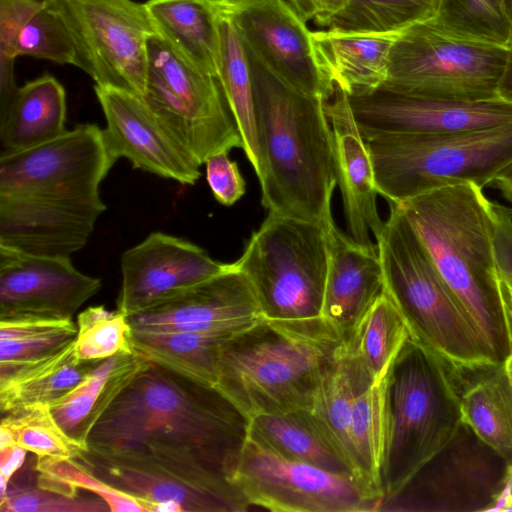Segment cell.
Returning <instances> with one entry per match:
<instances>
[{"label":"cell","mask_w":512,"mask_h":512,"mask_svg":"<svg viewBox=\"0 0 512 512\" xmlns=\"http://www.w3.org/2000/svg\"><path fill=\"white\" fill-rule=\"evenodd\" d=\"M249 424L250 418L215 386L148 361L95 424L87 445L234 486L231 478Z\"/></svg>","instance_id":"cell-1"},{"label":"cell","mask_w":512,"mask_h":512,"mask_svg":"<svg viewBox=\"0 0 512 512\" xmlns=\"http://www.w3.org/2000/svg\"><path fill=\"white\" fill-rule=\"evenodd\" d=\"M245 49L255 100L261 203L268 212L331 229L337 180L327 101L294 89Z\"/></svg>","instance_id":"cell-2"},{"label":"cell","mask_w":512,"mask_h":512,"mask_svg":"<svg viewBox=\"0 0 512 512\" xmlns=\"http://www.w3.org/2000/svg\"><path fill=\"white\" fill-rule=\"evenodd\" d=\"M397 205L416 230L492 359L502 364L511 343L494 247V202L478 185L461 183Z\"/></svg>","instance_id":"cell-3"},{"label":"cell","mask_w":512,"mask_h":512,"mask_svg":"<svg viewBox=\"0 0 512 512\" xmlns=\"http://www.w3.org/2000/svg\"><path fill=\"white\" fill-rule=\"evenodd\" d=\"M343 340L323 318L261 317L221 346L215 387L244 414L311 410Z\"/></svg>","instance_id":"cell-4"},{"label":"cell","mask_w":512,"mask_h":512,"mask_svg":"<svg viewBox=\"0 0 512 512\" xmlns=\"http://www.w3.org/2000/svg\"><path fill=\"white\" fill-rule=\"evenodd\" d=\"M455 375L411 336L393 359L383 378L382 502L396 496L462 422Z\"/></svg>","instance_id":"cell-5"},{"label":"cell","mask_w":512,"mask_h":512,"mask_svg":"<svg viewBox=\"0 0 512 512\" xmlns=\"http://www.w3.org/2000/svg\"><path fill=\"white\" fill-rule=\"evenodd\" d=\"M389 207L376 247L385 291L404 317L411 337L458 375L498 365L402 209L392 202Z\"/></svg>","instance_id":"cell-6"},{"label":"cell","mask_w":512,"mask_h":512,"mask_svg":"<svg viewBox=\"0 0 512 512\" xmlns=\"http://www.w3.org/2000/svg\"><path fill=\"white\" fill-rule=\"evenodd\" d=\"M366 142L378 193L399 204L446 186L491 185L512 161V122L473 131L381 134Z\"/></svg>","instance_id":"cell-7"},{"label":"cell","mask_w":512,"mask_h":512,"mask_svg":"<svg viewBox=\"0 0 512 512\" xmlns=\"http://www.w3.org/2000/svg\"><path fill=\"white\" fill-rule=\"evenodd\" d=\"M329 231L316 222L268 212L233 263L248 279L263 318L322 317Z\"/></svg>","instance_id":"cell-8"},{"label":"cell","mask_w":512,"mask_h":512,"mask_svg":"<svg viewBox=\"0 0 512 512\" xmlns=\"http://www.w3.org/2000/svg\"><path fill=\"white\" fill-rule=\"evenodd\" d=\"M509 48L451 35L430 22L395 40L383 85L405 93L462 102L499 98Z\"/></svg>","instance_id":"cell-9"},{"label":"cell","mask_w":512,"mask_h":512,"mask_svg":"<svg viewBox=\"0 0 512 512\" xmlns=\"http://www.w3.org/2000/svg\"><path fill=\"white\" fill-rule=\"evenodd\" d=\"M44 4L71 37L73 65L95 85L145 95L148 40L156 31L144 4L133 0H46Z\"/></svg>","instance_id":"cell-10"},{"label":"cell","mask_w":512,"mask_h":512,"mask_svg":"<svg viewBox=\"0 0 512 512\" xmlns=\"http://www.w3.org/2000/svg\"><path fill=\"white\" fill-rule=\"evenodd\" d=\"M148 58L143 98L200 165L215 154L243 148L216 76L188 64L157 34L148 40Z\"/></svg>","instance_id":"cell-11"},{"label":"cell","mask_w":512,"mask_h":512,"mask_svg":"<svg viewBox=\"0 0 512 512\" xmlns=\"http://www.w3.org/2000/svg\"><path fill=\"white\" fill-rule=\"evenodd\" d=\"M512 467L463 420L437 451L380 511H492Z\"/></svg>","instance_id":"cell-12"},{"label":"cell","mask_w":512,"mask_h":512,"mask_svg":"<svg viewBox=\"0 0 512 512\" xmlns=\"http://www.w3.org/2000/svg\"><path fill=\"white\" fill-rule=\"evenodd\" d=\"M231 483L250 506L275 512L376 511L382 502L355 476L283 458L249 437Z\"/></svg>","instance_id":"cell-13"},{"label":"cell","mask_w":512,"mask_h":512,"mask_svg":"<svg viewBox=\"0 0 512 512\" xmlns=\"http://www.w3.org/2000/svg\"><path fill=\"white\" fill-rule=\"evenodd\" d=\"M115 162L103 129L81 124L39 146L0 154V195H98L100 183Z\"/></svg>","instance_id":"cell-14"},{"label":"cell","mask_w":512,"mask_h":512,"mask_svg":"<svg viewBox=\"0 0 512 512\" xmlns=\"http://www.w3.org/2000/svg\"><path fill=\"white\" fill-rule=\"evenodd\" d=\"M245 47L282 81L326 101L332 83L320 68L311 31L285 0H218Z\"/></svg>","instance_id":"cell-15"},{"label":"cell","mask_w":512,"mask_h":512,"mask_svg":"<svg viewBox=\"0 0 512 512\" xmlns=\"http://www.w3.org/2000/svg\"><path fill=\"white\" fill-rule=\"evenodd\" d=\"M364 137L483 130L512 122V103L501 98L462 102L405 93L385 85L348 95Z\"/></svg>","instance_id":"cell-16"},{"label":"cell","mask_w":512,"mask_h":512,"mask_svg":"<svg viewBox=\"0 0 512 512\" xmlns=\"http://www.w3.org/2000/svg\"><path fill=\"white\" fill-rule=\"evenodd\" d=\"M262 317L253 289L233 263L225 271L127 316L136 333L233 335Z\"/></svg>","instance_id":"cell-17"},{"label":"cell","mask_w":512,"mask_h":512,"mask_svg":"<svg viewBox=\"0 0 512 512\" xmlns=\"http://www.w3.org/2000/svg\"><path fill=\"white\" fill-rule=\"evenodd\" d=\"M94 91L106 119L105 143L116 161L125 158L133 168L181 184L197 182L201 165L143 97L97 85Z\"/></svg>","instance_id":"cell-18"},{"label":"cell","mask_w":512,"mask_h":512,"mask_svg":"<svg viewBox=\"0 0 512 512\" xmlns=\"http://www.w3.org/2000/svg\"><path fill=\"white\" fill-rule=\"evenodd\" d=\"M112 487L140 500L146 512H243L234 486H220L130 457L84 450L75 459Z\"/></svg>","instance_id":"cell-19"},{"label":"cell","mask_w":512,"mask_h":512,"mask_svg":"<svg viewBox=\"0 0 512 512\" xmlns=\"http://www.w3.org/2000/svg\"><path fill=\"white\" fill-rule=\"evenodd\" d=\"M102 283L70 258L37 256L0 245V320L72 319Z\"/></svg>","instance_id":"cell-20"},{"label":"cell","mask_w":512,"mask_h":512,"mask_svg":"<svg viewBox=\"0 0 512 512\" xmlns=\"http://www.w3.org/2000/svg\"><path fill=\"white\" fill-rule=\"evenodd\" d=\"M105 209L100 194L0 195V245L31 255L70 258L85 246Z\"/></svg>","instance_id":"cell-21"},{"label":"cell","mask_w":512,"mask_h":512,"mask_svg":"<svg viewBox=\"0 0 512 512\" xmlns=\"http://www.w3.org/2000/svg\"><path fill=\"white\" fill-rule=\"evenodd\" d=\"M203 248L163 232H153L121 256L117 310L126 316L228 269Z\"/></svg>","instance_id":"cell-22"},{"label":"cell","mask_w":512,"mask_h":512,"mask_svg":"<svg viewBox=\"0 0 512 512\" xmlns=\"http://www.w3.org/2000/svg\"><path fill=\"white\" fill-rule=\"evenodd\" d=\"M330 122L337 184L339 185L348 235L358 244L376 248L382 232L377 208L378 190L368 145L354 118L348 94L335 85L331 101L326 102Z\"/></svg>","instance_id":"cell-23"},{"label":"cell","mask_w":512,"mask_h":512,"mask_svg":"<svg viewBox=\"0 0 512 512\" xmlns=\"http://www.w3.org/2000/svg\"><path fill=\"white\" fill-rule=\"evenodd\" d=\"M385 292L377 247L356 243L334 225L329 231V260L322 317L343 342Z\"/></svg>","instance_id":"cell-24"},{"label":"cell","mask_w":512,"mask_h":512,"mask_svg":"<svg viewBox=\"0 0 512 512\" xmlns=\"http://www.w3.org/2000/svg\"><path fill=\"white\" fill-rule=\"evenodd\" d=\"M400 33L327 28L311 31V36L322 71L332 83L353 95L385 83L390 52Z\"/></svg>","instance_id":"cell-25"},{"label":"cell","mask_w":512,"mask_h":512,"mask_svg":"<svg viewBox=\"0 0 512 512\" xmlns=\"http://www.w3.org/2000/svg\"><path fill=\"white\" fill-rule=\"evenodd\" d=\"M410 336L404 317L385 291L339 352V363L357 394L382 381Z\"/></svg>","instance_id":"cell-26"},{"label":"cell","mask_w":512,"mask_h":512,"mask_svg":"<svg viewBox=\"0 0 512 512\" xmlns=\"http://www.w3.org/2000/svg\"><path fill=\"white\" fill-rule=\"evenodd\" d=\"M148 361L137 352L103 359L72 391L50 404L65 433L88 448V436L102 415Z\"/></svg>","instance_id":"cell-27"},{"label":"cell","mask_w":512,"mask_h":512,"mask_svg":"<svg viewBox=\"0 0 512 512\" xmlns=\"http://www.w3.org/2000/svg\"><path fill=\"white\" fill-rule=\"evenodd\" d=\"M144 5L156 34L176 55L217 77V0H148Z\"/></svg>","instance_id":"cell-28"},{"label":"cell","mask_w":512,"mask_h":512,"mask_svg":"<svg viewBox=\"0 0 512 512\" xmlns=\"http://www.w3.org/2000/svg\"><path fill=\"white\" fill-rule=\"evenodd\" d=\"M66 93L53 76L44 74L17 89L0 119L1 153L27 150L49 142L66 127Z\"/></svg>","instance_id":"cell-29"},{"label":"cell","mask_w":512,"mask_h":512,"mask_svg":"<svg viewBox=\"0 0 512 512\" xmlns=\"http://www.w3.org/2000/svg\"><path fill=\"white\" fill-rule=\"evenodd\" d=\"M248 437L283 458L361 479L327 440L309 410L256 415L250 418Z\"/></svg>","instance_id":"cell-30"},{"label":"cell","mask_w":512,"mask_h":512,"mask_svg":"<svg viewBox=\"0 0 512 512\" xmlns=\"http://www.w3.org/2000/svg\"><path fill=\"white\" fill-rule=\"evenodd\" d=\"M101 361L78 359L72 342L46 359L0 377L1 413L52 404L80 384Z\"/></svg>","instance_id":"cell-31"},{"label":"cell","mask_w":512,"mask_h":512,"mask_svg":"<svg viewBox=\"0 0 512 512\" xmlns=\"http://www.w3.org/2000/svg\"><path fill=\"white\" fill-rule=\"evenodd\" d=\"M219 58L217 78L243 142V150L256 176L260 174V152L253 83L247 52L235 27L219 8Z\"/></svg>","instance_id":"cell-32"},{"label":"cell","mask_w":512,"mask_h":512,"mask_svg":"<svg viewBox=\"0 0 512 512\" xmlns=\"http://www.w3.org/2000/svg\"><path fill=\"white\" fill-rule=\"evenodd\" d=\"M233 335L131 331V342L134 351L147 361L199 383L215 386L220 348Z\"/></svg>","instance_id":"cell-33"},{"label":"cell","mask_w":512,"mask_h":512,"mask_svg":"<svg viewBox=\"0 0 512 512\" xmlns=\"http://www.w3.org/2000/svg\"><path fill=\"white\" fill-rule=\"evenodd\" d=\"M460 393L462 420L512 467V388L501 365Z\"/></svg>","instance_id":"cell-34"},{"label":"cell","mask_w":512,"mask_h":512,"mask_svg":"<svg viewBox=\"0 0 512 512\" xmlns=\"http://www.w3.org/2000/svg\"><path fill=\"white\" fill-rule=\"evenodd\" d=\"M77 333L72 319L0 320V377L56 354L74 342Z\"/></svg>","instance_id":"cell-35"},{"label":"cell","mask_w":512,"mask_h":512,"mask_svg":"<svg viewBox=\"0 0 512 512\" xmlns=\"http://www.w3.org/2000/svg\"><path fill=\"white\" fill-rule=\"evenodd\" d=\"M439 6L440 0H342L334 12L314 22L340 30L395 33L433 20Z\"/></svg>","instance_id":"cell-36"},{"label":"cell","mask_w":512,"mask_h":512,"mask_svg":"<svg viewBox=\"0 0 512 512\" xmlns=\"http://www.w3.org/2000/svg\"><path fill=\"white\" fill-rule=\"evenodd\" d=\"M350 438L361 478L379 493L384 440L383 379L354 398Z\"/></svg>","instance_id":"cell-37"},{"label":"cell","mask_w":512,"mask_h":512,"mask_svg":"<svg viewBox=\"0 0 512 512\" xmlns=\"http://www.w3.org/2000/svg\"><path fill=\"white\" fill-rule=\"evenodd\" d=\"M428 22L454 36L512 47V25L500 0H440Z\"/></svg>","instance_id":"cell-38"},{"label":"cell","mask_w":512,"mask_h":512,"mask_svg":"<svg viewBox=\"0 0 512 512\" xmlns=\"http://www.w3.org/2000/svg\"><path fill=\"white\" fill-rule=\"evenodd\" d=\"M0 427L37 458L75 459L88 449L65 433L49 405L37 404L2 414Z\"/></svg>","instance_id":"cell-39"},{"label":"cell","mask_w":512,"mask_h":512,"mask_svg":"<svg viewBox=\"0 0 512 512\" xmlns=\"http://www.w3.org/2000/svg\"><path fill=\"white\" fill-rule=\"evenodd\" d=\"M356 395L338 359L337 366L324 380L309 412L334 449L361 478L350 438L352 409Z\"/></svg>","instance_id":"cell-40"},{"label":"cell","mask_w":512,"mask_h":512,"mask_svg":"<svg viewBox=\"0 0 512 512\" xmlns=\"http://www.w3.org/2000/svg\"><path fill=\"white\" fill-rule=\"evenodd\" d=\"M39 487L70 497L79 489L100 496L112 512H146L143 503L104 482L74 459L37 458L34 465Z\"/></svg>","instance_id":"cell-41"},{"label":"cell","mask_w":512,"mask_h":512,"mask_svg":"<svg viewBox=\"0 0 512 512\" xmlns=\"http://www.w3.org/2000/svg\"><path fill=\"white\" fill-rule=\"evenodd\" d=\"M74 352L80 360H103L120 352H134L131 326L117 309L91 306L77 317Z\"/></svg>","instance_id":"cell-42"},{"label":"cell","mask_w":512,"mask_h":512,"mask_svg":"<svg viewBox=\"0 0 512 512\" xmlns=\"http://www.w3.org/2000/svg\"><path fill=\"white\" fill-rule=\"evenodd\" d=\"M18 56H31L58 64H74L75 49L61 19L45 4L27 21L19 37Z\"/></svg>","instance_id":"cell-43"},{"label":"cell","mask_w":512,"mask_h":512,"mask_svg":"<svg viewBox=\"0 0 512 512\" xmlns=\"http://www.w3.org/2000/svg\"><path fill=\"white\" fill-rule=\"evenodd\" d=\"M1 512H107L108 504L98 495L74 497L13 479L0 495Z\"/></svg>","instance_id":"cell-44"},{"label":"cell","mask_w":512,"mask_h":512,"mask_svg":"<svg viewBox=\"0 0 512 512\" xmlns=\"http://www.w3.org/2000/svg\"><path fill=\"white\" fill-rule=\"evenodd\" d=\"M43 4L32 0H0V105L7 106L17 89L14 63L19 37L27 21Z\"/></svg>","instance_id":"cell-45"},{"label":"cell","mask_w":512,"mask_h":512,"mask_svg":"<svg viewBox=\"0 0 512 512\" xmlns=\"http://www.w3.org/2000/svg\"><path fill=\"white\" fill-rule=\"evenodd\" d=\"M204 164L207 183L220 204L231 206L245 194V180L237 163L229 158L228 152L215 154Z\"/></svg>","instance_id":"cell-46"},{"label":"cell","mask_w":512,"mask_h":512,"mask_svg":"<svg viewBox=\"0 0 512 512\" xmlns=\"http://www.w3.org/2000/svg\"><path fill=\"white\" fill-rule=\"evenodd\" d=\"M27 450L16 444L8 431L0 427V495L24 464Z\"/></svg>","instance_id":"cell-47"},{"label":"cell","mask_w":512,"mask_h":512,"mask_svg":"<svg viewBox=\"0 0 512 512\" xmlns=\"http://www.w3.org/2000/svg\"><path fill=\"white\" fill-rule=\"evenodd\" d=\"M342 0H289L304 21L318 20L334 12Z\"/></svg>","instance_id":"cell-48"},{"label":"cell","mask_w":512,"mask_h":512,"mask_svg":"<svg viewBox=\"0 0 512 512\" xmlns=\"http://www.w3.org/2000/svg\"><path fill=\"white\" fill-rule=\"evenodd\" d=\"M491 185L496 186L502 196L512 204V161L495 176Z\"/></svg>","instance_id":"cell-49"},{"label":"cell","mask_w":512,"mask_h":512,"mask_svg":"<svg viewBox=\"0 0 512 512\" xmlns=\"http://www.w3.org/2000/svg\"><path fill=\"white\" fill-rule=\"evenodd\" d=\"M498 95L499 98L512 103V47L509 48L506 66L498 87Z\"/></svg>","instance_id":"cell-50"},{"label":"cell","mask_w":512,"mask_h":512,"mask_svg":"<svg viewBox=\"0 0 512 512\" xmlns=\"http://www.w3.org/2000/svg\"><path fill=\"white\" fill-rule=\"evenodd\" d=\"M502 367L512 388V348L502 363Z\"/></svg>","instance_id":"cell-51"},{"label":"cell","mask_w":512,"mask_h":512,"mask_svg":"<svg viewBox=\"0 0 512 512\" xmlns=\"http://www.w3.org/2000/svg\"><path fill=\"white\" fill-rule=\"evenodd\" d=\"M503 10L512 25V0H500Z\"/></svg>","instance_id":"cell-52"},{"label":"cell","mask_w":512,"mask_h":512,"mask_svg":"<svg viewBox=\"0 0 512 512\" xmlns=\"http://www.w3.org/2000/svg\"><path fill=\"white\" fill-rule=\"evenodd\" d=\"M508 490H509V507H508V510H512V476H511L510 481H509Z\"/></svg>","instance_id":"cell-53"},{"label":"cell","mask_w":512,"mask_h":512,"mask_svg":"<svg viewBox=\"0 0 512 512\" xmlns=\"http://www.w3.org/2000/svg\"><path fill=\"white\" fill-rule=\"evenodd\" d=\"M32 1H35V2L40 3V4H44L46 2V0H32Z\"/></svg>","instance_id":"cell-54"}]
</instances>
